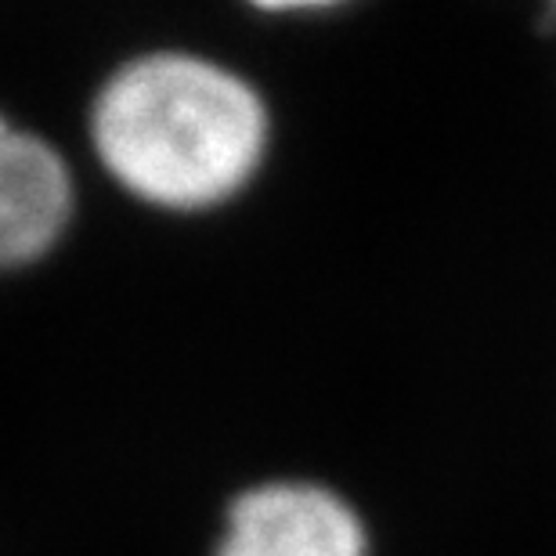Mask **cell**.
Segmentation results:
<instances>
[{
	"instance_id": "obj_1",
	"label": "cell",
	"mask_w": 556,
	"mask_h": 556,
	"mask_svg": "<svg viewBox=\"0 0 556 556\" xmlns=\"http://www.w3.org/2000/svg\"><path fill=\"white\" fill-rule=\"evenodd\" d=\"M264 105L239 76L185 54L127 65L94 109L105 166L149 203L210 206L253 174L264 152Z\"/></svg>"
},
{
	"instance_id": "obj_2",
	"label": "cell",
	"mask_w": 556,
	"mask_h": 556,
	"mask_svg": "<svg viewBox=\"0 0 556 556\" xmlns=\"http://www.w3.org/2000/svg\"><path fill=\"white\" fill-rule=\"evenodd\" d=\"M217 556H365V531L326 488L268 484L236 503Z\"/></svg>"
},
{
	"instance_id": "obj_3",
	"label": "cell",
	"mask_w": 556,
	"mask_h": 556,
	"mask_svg": "<svg viewBox=\"0 0 556 556\" xmlns=\"http://www.w3.org/2000/svg\"><path fill=\"white\" fill-rule=\"evenodd\" d=\"M70 217V174L48 144L0 130V268H15L59 239Z\"/></svg>"
},
{
	"instance_id": "obj_4",
	"label": "cell",
	"mask_w": 556,
	"mask_h": 556,
	"mask_svg": "<svg viewBox=\"0 0 556 556\" xmlns=\"http://www.w3.org/2000/svg\"><path fill=\"white\" fill-rule=\"evenodd\" d=\"M264 11H307V8H332L343 4V0H250Z\"/></svg>"
},
{
	"instance_id": "obj_5",
	"label": "cell",
	"mask_w": 556,
	"mask_h": 556,
	"mask_svg": "<svg viewBox=\"0 0 556 556\" xmlns=\"http://www.w3.org/2000/svg\"><path fill=\"white\" fill-rule=\"evenodd\" d=\"M4 127H8V124H4V119H0V130H4Z\"/></svg>"
}]
</instances>
